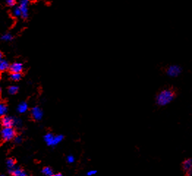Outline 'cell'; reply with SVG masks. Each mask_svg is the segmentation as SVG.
<instances>
[{
	"label": "cell",
	"mask_w": 192,
	"mask_h": 176,
	"mask_svg": "<svg viewBox=\"0 0 192 176\" xmlns=\"http://www.w3.org/2000/svg\"><path fill=\"white\" fill-rule=\"evenodd\" d=\"M175 98V93L169 89L163 90L156 96V103L158 106H164L169 104Z\"/></svg>",
	"instance_id": "1"
},
{
	"label": "cell",
	"mask_w": 192,
	"mask_h": 176,
	"mask_svg": "<svg viewBox=\"0 0 192 176\" xmlns=\"http://www.w3.org/2000/svg\"><path fill=\"white\" fill-rule=\"evenodd\" d=\"M2 135L4 140L10 141L16 137V131L12 127H5L2 131Z\"/></svg>",
	"instance_id": "2"
},
{
	"label": "cell",
	"mask_w": 192,
	"mask_h": 176,
	"mask_svg": "<svg viewBox=\"0 0 192 176\" xmlns=\"http://www.w3.org/2000/svg\"><path fill=\"white\" fill-rule=\"evenodd\" d=\"M182 72V68H181L180 66L177 65H173L169 66L168 68L167 71H166V73L167 75L170 77H177Z\"/></svg>",
	"instance_id": "3"
},
{
	"label": "cell",
	"mask_w": 192,
	"mask_h": 176,
	"mask_svg": "<svg viewBox=\"0 0 192 176\" xmlns=\"http://www.w3.org/2000/svg\"><path fill=\"white\" fill-rule=\"evenodd\" d=\"M30 0H21L20 1V10L21 11V16L23 18H27L28 17V5Z\"/></svg>",
	"instance_id": "4"
},
{
	"label": "cell",
	"mask_w": 192,
	"mask_h": 176,
	"mask_svg": "<svg viewBox=\"0 0 192 176\" xmlns=\"http://www.w3.org/2000/svg\"><path fill=\"white\" fill-rule=\"evenodd\" d=\"M32 116L35 120H41L43 117V112L42 111V109L38 106H35V107L32 108Z\"/></svg>",
	"instance_id": "5"
},
{
	"label": "cell",
	"mask_w": 192,
	"mask_h": 176,
	"mask_svg": "<svg viewBox=\"0 0 192 176\" xmlns=\"http://www.w3.org/2000/svg\"><path fill=\"white\" fill-rule=\"evenodd\" d=\"M183 169L185 172L187 173L188 175H191L192 173V160L188 159H186L183 163Z\"/></svg>",
	"instance_id": "6"
},
{
	"label": "cell",
	"mask_w": 192,
	"mask_h": 176,
	"mask_svg": "<svg viewBox=\"0 0 192 176\" xmlns=\"http://www.w3.org/2000/svg\"><path fill=\"white\" fill-rule=\"evenodd\" d=\"M11 73H21L23 71V65L21 62H14L9 67Z\"/></svg>",
	"instance_id": "7"
},
{
	"label": "cell",
	"mask_w": 192,
	"mask_h": 176,
	"mask_svg": "<svg viewBox=\"0 0 192 176\" xmlns=\"http://www.w3.org/2000/svg\"><path fill=\"white\" fill-rule=\"evenodd\" d=\"M4 127H13L14 126L13 118L10 117H4L2 120Z\"/></svg>",
	"instance_id": "8"
},
{
	"label": "cell",
	"mask_w": 192,
	"mask_h": 176,
	"mask_svg": "<svg viewBox=\"0 0 192 176\" xmlns=\"http://www.w3.org/2000/svg\"><path fill=\"white\" fill-rule=\"evenodd\" d=\"M9 172H10L11 175L14 176H26L27 175L26 172H24L23 170H21V169H20V168L14 167L12 170L9 171Z\"/></svg>",
	"instance_id": "9"
},
{
	"label": "cell",
	"mask_w": 192,
	"mask_h": 176,
	"mask_svg": "<svg viewBox=\"0 0 192 176\" xmlns=\"http://www.w3.org/2000/svg\"><path fill=\"white\" fill-rule=\"evenodd\" d=\"M54 136L52 133H48L44 136V141L49 146L52 147V142H53V139H54Z\"/></svg>",
	"instance_id": "10"
},
{
	"label": "cell",
	"mask_w": 192,
	"mask_h": 176,
	"mask_svg": "<svg viewBox=\"0 0 192 176\" xmlns=\"http://www.w3.org/2000/svg\"><path fill=\"white\" fill-rule=\"evenodd\" d=\"M28 109V104L26 102H21V104L18 106L17 110L19 113H25Z\"/></svg>",
	"instance_id": "11"
},
{
	"label": "cell",
	"mask_w": 192,
	"mask_h": 176,
	"mask_svg": "<svg viewBox=\"0 0 192 176\" xmlns=\"http://www.w3.org/2000/svg\"><path fill=\"white\" fill-rule=\"evenodd\" d=\"M64 139V136L62 134H59L54 136V139H53V142H52V147L53 146H56L58 144H60V142H62Z\"/></svg>",
	"instance_id": "12"
},
{
	"label": "cell",
	"mask_w": 192,
	"mask_h": 176,
	"mask_svg": "<svg viewBox=\"0 0 192 176\" xmlns=\"http://www.w3.org/2000/svg\"><path fill=\"white\" fill-rule=\"evenodd\" d=\"M9 67H10V65H9V63L8 62L6 61V60H2L1 61H0V71H6V70H8L9 68Z\"/></svg>",
	"instance_id": "13"
},
{
	"label": "cell",
	"mask_w": 192,
	"mask_h": 176,
	"mask_svg": "<svg viewBox=\"0 0 192 176\" xmlns=\"http://www.w3.org/2000/svg\"><path fill=\"white\" fill-rule=\"evenodd\" d=\"M42 173L43 174V175H47V176H52L54 175V172H53L52 169L51 167H44L42 170Z\"/></svg>",
	"instance_id": "14"
},
{
	"label": "cell",
	"mask_w": 192,
	"mask_h": 176,
	"mask_svg": "<svg viewBox=\"0 0 192 176\" xmlns=\"http://www.w3.org/2000/svg\"><path fill=\"white\" fill-rule=\"evenodd\" d=\"M7 112H8V108L6 105L2 103H0V117H4L6 115Z\"/></svg>",
	"instance_id": "15"
},
{
	"label": "cell",
	"mask_w": 192,
	"mask_h": 176,
	"mask_svg": "<svg viewBox=\"0 0 192 176\" xmlns=\"http://www.w3.org/2000/svg\"><path fill=\"white\" fill-rule=\"evenodd\" d=\"M15 164L16 163L13 159H8V161H7V166H8V167L9 169V171L12 170L15 167Z\"/></svg>",
	"instance_id": "16"
},
{
	"label": "cell",
	"mask_w": 192,
	"mask_h": 176,
	"mask_svg": "<svg viewBox=\"0 0 192 176\" xmlns=\"http://www.w3.org/2000/svg\"><path fill=\"white\" fill-rule=\"evenodd\" d=\"M10 78H11V79L13 81H19L21 79V73H12Z\"/></svg>",
	"instance_id": "17"
},
{
	"label": "cell",
	"mask_w": 192,
	"mask_h": 176,
	"mask_svg": "<svg viewBox=\"0 0 192 176\" xmlns=\"http://www.w3.org/2000/svg\"><path fill=\"white\" fill-rule=\"evenodd\" d=\"M13 13L16 17H19V16H21V11L20 10L19 7H16L13 10Z\"/></svg>",
	"instance_id": "18"
},
{
	"label": "cell",
	"mask_w": 192,
	"mask_h": 176,
	"mask_svg": "<svg viewBox=\"0 0 192 176\" xmlns=\"http://www.w3.org/2000/svg\"><path fill=\"white\" fill-rule=\"evenodd\" d=\"M18 90H19V87L17 86H11V87H10V88H9L8 92L10 93V94L14 95L17 93Z\"/></svg>",
	"instance_id": "19"
},
{
	"label": "cell",
	"mask_w": 192,
	"mask_h": 176,
	"mask_svg": "<svg viewBox=\"0 0 192 176\" xmlns=\"http://www.w3.org/2000/svg\"><path fill=\"white\" fill-rule=\"evenodd\" d=\"M2 39L5 41H10L13 39V36L11 34H9V33H7V34H5L2 37Z\"/></svg>",
	"instance_id": "20"
},
{
	"label": "cell",
	"mask_w": 192,
	"mask_h": 176,
	"mask_svg": "<svg viewBox=\"0 0 192 176\" xmlns=\"http://www.w3.org/2000/svg\"><path fill=\"white\" fill-rule=\"evenodd\" d=\"M66 161H67V162L68 163V164H73V163H74L75 161V157L73 155L67 156Z\"/></svg>",
	"instance_id": "21"
},
{
	"label": "cell",
	"mask_w": 192,
	"mask_h": 176,
	"mask_svg": "<svg viewBox=\"0 0 192 176\" xmlns=\"http://www.w3.org/2000/svg\"><path fill=\"white\" fill-rule=\"evenodd\" d=\"M16 2V0H6L7 4H8L9 6H10V7L15 6Z\"/></svg>",
	"instance_id": "22"
},
{
	"label": "cell",
	"mask_w": 192,
	"mask_h": 176,
	"mask_svg": "<svg viewBox=\"0 0 192 176\" xmlns=\"http://www.w3.org/2000/svg\"><path fill=\"white\" fill-rule=\"evenodd\" d=\"M13 121H14V126H19L21 125V120L19 118H13Z\"/></svg>",
	"instance_id": "23"
},
{
	"label": "cell",
	"mask_w": 192,
	"mask_h": 176,
	"mask_svg": "<svg viewBox=\"0 0 192 176\" xmlns=\"http://www.w3.org/2000/svg\"><path fill=\"white\" fill-rule=\"evenodd\" d=\"M14 141H15V142L17 143V144H19V143L22 142V138H21V137H16L15 139H14Z\"/></svg>",
	"instance_id": "24"
},
{
	"label": "cell",
	"mask_w": 192,
	"mask_h": 176,
	"mask_svg": "<svg viewBox=\"0 0 192 176\" xmlns=\"http://www.w3.org/2000/svg\"><path fill=\"white\" fill-rule=\"evenodd\" d=\"M96 173H97L96 170H89V172H87V175L88 176H90V175H95V174H96Z\"/></svg>",
	"instance_id": "25"
},
{
	"label": "cell",
	"mask_w": 192,
	"mask_h": 176,
	"mask_svg": "<svg viewBox=\"0 0 192 176\" xmlns=\"http://www.w3.org/2000/svg\"><path fill=\"white\" fill-rule=\"evenodd\" d=\"M54 175H55V176H62V175H63V174H62V173H60V172H59V173L54 174Z\"/></svg>",
	"instance_id": "26"
},
{
	"label": "cell",
	"mask_w": 192,
	"mask_h": 176,
	"mask_svg": "<svg viewBox=\"0 0 192 176\" xmlns=\"http://www.w3.org/2000/svg\"><path fill=\"white\" fill-rule=\"evenodd\" d=\"M2 60V54L1 53V51H0V61Z\"/></svg>",
	"instance_id": "27"
},
{
	"label": "cell",
	"mask_w": 192,
	"mask_h": 176,
	"mask_svg": "<svg viewBox=\"0 0 192 176\" xmlns=\"http://www.w3.org/2000/svg\"><path fill=\"white\" fill-rule=\"evenodd\" d=\"M0 91H1V87H0Z\"/></svg>",
	"instance_id": "28"
}]
</instances>
